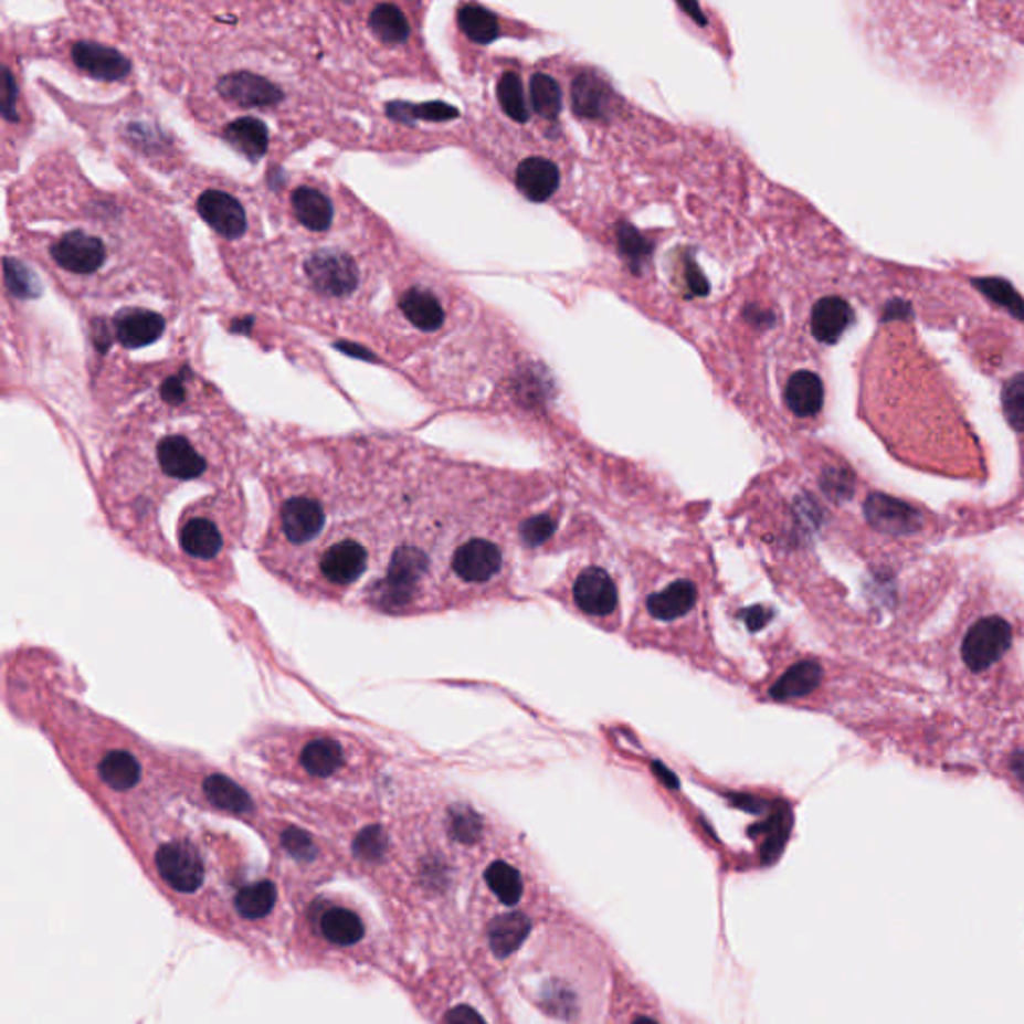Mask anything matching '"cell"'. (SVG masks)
<instances>
[{
    "mask_svg": "<svg viewBox=\"0 0 1024 1024\" xmlns=\"http://www.w3.org/2000/svg\"><path fill=\"white\" fill-rule=\"evenodd\" d=\"M253 754L263 769L288 772L303 781H338L347 774L377 769L369 742L328 729L268 730L254 739Z\"/></svg>",
    "mask_w": 1024,
    "mask_h": 1024,
    "instance_id": "cell-1",
    "label": "cell"
},
{
    "mask_svg": "<svg viewBox=\"0 0 1024 1024\" xmlns=\"http://www.w3.org/2000/svg\"><path fill=\"white\" fill-rule=\"evenodd\" d=\"M305 276L315 293L325 298H347L360 283L359 264L337 249H320L305 258Z\"/></svg>",
    "mask_w": 1024,
    "mask_h": 1024,
    "instance_id": "cell-2",
    "label": "cell"
},
{
    "mask_svg": "<svg viewBox=\"0 0 1024 1024\" xmlns=\"http://www.w3.org/2000/svg\"><path fill=\"white\" fill-rule=\"evenodd\" d=\"M1013 644V629L1001 616H986L972 624L962 643V658L971 671H986L1001 661Z\"/></svg>",
    "mask_w": 1024,
    "mask_h": 1024,
    "instance_id": "cell-3",
    "label": "cell"
},
{
    "mask_svg": "<svg viewBox=\"0 0 1024 1024\" xmlns=\"http://www.w3.org/2000/svg\"><path fill=\"white\" fill-rule=\"evenodd\" d=\"M54 263L71 275H95L106 263L105 243L85 231H68L51 244Z\"/></svg>",
    "mask_w": 1024,
    "mask_h": 1024,
    "instance_id": "cell-4",
    "label": "cell"
},
{
    "mask_svg": "<svg viewBox=\"0 0 1024 1024\" xmlns=\"http://www.w3.org/2000/svg\"><path fill=\"white\" fill-rule=\"evenodd\" d=\"M503 567V552L495 542L486 539H468L454 550L451 571L461 582L483 584L488 582Z\"/></svg>",
    "mask_w": 1024,
    "mask_h": 1024,
    "instance_id": "cell-5",
    "label": "cell"
},
{
    "mask_svg": "<svg viewBox=\"0 0 1024 1024\" xmlns=\"http://www.w3.org/2000/svg\"><path fill=\"white\" fill-rule=\"evenodd\" d=\"M160 877L179 893H194L204 880L201 856L184 843H167L157 853Z\"/></svg>",
    "mask_w": 1024,
    "mask_h": 1024,
    "instance_id": "cell-6",
    "label": "cell"
},
{
    "mask_svg": "<svg viewBox=\"0 0 1024 1024\" xmlns=\"http://www.w3.org/2000/svg\"><path fill=\"white\" fill-rule=\"evenodd\" d=\"M217 91L222 98L244 108H268L285 101V93L281 91V86L261 74L249 71L224 74L217 83Z\"/></svg>",
    "mask_w": 1024,
    "mask_h": 1024,
    "instance_id": "cell-7",
    "label": "cell"
},
{
    "mask_svg": "<svg viewBox=\"0 0 1024 1024\" xmlns=\"http://www.w3.org/2000/svg\"><path fill=\"white\" fill-rule=\"evenodd\" d=\"M93 769L110 791L125 792L135 789L138 782L142 781L145 767L138 762V757L130 747L113 745L98 750Z\"/></svg>",
    "mask_w": 1024,
    "mask_h": 1024,
    "instance_id": "cell-8",
    "label": "cell"
},
{
    "mask_svg": "<svg viewBox=\"0 0 1024 1024\" xmlns=\"http://www.w3.org/2000/svg\"><path fill=\"white\" fill-rule=\"evenodd\" d=\"M197 211L217 233L239 241L246 233V212L233 194L222 191H204L197 201Z\"/></svg>",
    "mask_w": 1024,
    "mask_h": 1024,
    "instance_id": "cell-9",
    "label": "cell"
},
{
    "mask_svg": "<svg viewBox=\"0 0 1024 1024\" xmlns=\"http://www.w3.org/2000/svg\"><path fill=\"white\" fill-rule=\"evenodd\" d=\"M71 56L81 71H85L88 76L98 78V81H120L130 73L127 56L106 44L93 43V41L76 43L71 51Z\"/></svg>",
    "mask_w": 1024,
    "mask_h": 1024,
    "instance_id": "cell-10",
    "label": "cell"
},
{
    "mask_svg": "<svg viewBox=\"0 0 1024 1024\" xmlns=\"http://www.w3.org/2000/svg\"><path fill=\"white\" fill-rule=\"evenodd\" d=\"M616 599L613 579L599 567L584 569L574 582V601L591 616H609L616 609Z\"/></svg>",
    "mask_w": 1024,
    "mask_h": 1024,
    "instance_id": "cell-11",
    "label": "cell"
},
{
    "mask_svg": "<svg viewBox=\"0 0 1024 1024\" xmlns=\"http://www.w3.org/2000/svg\"><path fill=\"white\" fill-rule=\"evenodd\" d=\"M865 515L873 527L888 535H910L922 525V518L915 508L885 495H873L868 498Z\"/></svg>",
    "mask_w": 1024,
    "mask_h": 1024,
    "instance_id": "cell-12",
    "label": "cell"
},
{
    "mask_svg": "<svg viewBox=\"0 0 1024 1024\" xmlns=\"http://www.w3.org/2000/svg\"><path fill=\"white\" fill-rule=\"evenodd\" d=\"M115 337L125 349H142L157 342L165 332V318L145 310V308H128L115 317Z\"/></svg>",
    "mask_w": 1024,
    "mask_h": 1024,
    "instance_id": "cell-13",
    "label": "cell"
},
{
    "mask_svg": "<svg viewBox=\"0 0 1024 1024\" xmlns=\"http://www.w3.org/2000/svg\"><path fill=\"white\" fill-rule=\"evenodd\" d=\"M559 167L547 159H527L518 165V191L527 197L528 201L545 202L559 189Z\"/></svg>",
    "mask_w": 1024,
    "mask_h": 1024,
    "instance_id": "cell-14",
    "label": "cell"
},
{
    "mask_svg": "<svg viewBox=\"0 0 1024 1024\" xmlns=\"http://www.w3.org/2000/svg\"><path fill=\"white\" fill-rule=\"evenodd\" d=\"M853 323V308L841 296L821 298L813 308L811 330L821 342H836Z\"/></svg>",
    "mask_w": 1024,
    "mask_h": 1024,
    "instance_id": "cell-15",
    "label": "cell"
},
{
    "mask_svg": "<svg viewBox=\"0 0 1024 1024\" xmlns=\"http://www.w3.org/2000/svg\"><path fill=\"white\" fill-rule=\"evenodd\" d=\"M784 401L789 404V409L801 419L819 414L824 402L823 381L811 370L794 372L787 384Z\"/></svg>",
    "mask_w": 1024,
    "mask_h": 1024,
    "instance_id": "cell-16",
    "label": "cell"
},
{
    "mask_svg": "<svg viewBox=\"0 0 1024 1024\" xmlns=\"http://www.w3.org/2000/svg\"><path fill=\"white\" fill-rule=\"evenodd\" d=\"M291 204H293L296 221L315 233L327 231L335 219L332 202L325 192L317 191V189H308V187L296 189L291 197Z\"/></svg>",
    "mask_w": 1024,
    "mask_h": 1024,
    "instance_id": "cell-17",
    "label": "cell"
},
{
    "mask_svg": "<svg viewBox=\"0 0 1024 1024\" xmlns=\"http://www.w3.org/2000/svg\"><path fill=\"white\" fill-rule=\"evenodd\" d=\"M697 604V587L690 581H676L665 589L648 597L646 609L658 621H675L678 616L690 613Z\"/></svg>",
    "mask_w": 1024,
    "mask_h": 1024,
    "instance_id": "cell-18",
    "label": "cell"
},
{
    "mask_svg": "<svg viewBox=\"0 0 1024 1024\" xmlns=\"http://www.w3.org/2000/svg\"><path fill=\"white\" fill-rule=\"evenodd\" d=\"M402 315L411 320L412 325L424 332H434L443 327L444 308L441 300L426 288H411L401 296Z\"/></svg>",
    "mask_w": 1024,
    "mask_h": 1024,
    "instance_id": "cell-19",
    "label": "cell"
},
{
    "mask_svg": "<svg viewBox=\"0 0 1024 1024\" xmlns=\"http://www.w3.org/2000/svg\"><path fill=\"white\" fill-rule=\"evenodd\" d=\"M224 138L251 160L261 159L268 150V128L258 118H236L224 128Z\"/></svg>",
    "mask_w": 1024,
    "mask_h": 1024,
    "instance_id": "cell-20",
    "label": "cell"
},
{
    "mask_svg": "<svg viewBox=\"0 0 1024 1024\" xmlns=\"http://www.w3.org/2000/svg\"><path fill=\"white\" fill-rule=\"evenodd\" d=\"M530 932V920L520 912L503 915L490 922L488 927V942L493 952L505 959L517 951Z\"/></svg>",
    "mask_w": 1024,
    "mask_h": 1024,
    "instance_id": "cell-21",
    "label": "cell"
},
{
    "mask_svg": "<svg viewBox=\"0 0 1024 1024\" xmlns=\"http://www.w3.org/2000/svg\"><path fill=\"white\" fill-rule=\"evenodd\" d=\"M611 103V93L601 78L594 74H579L572 83V108L577 115L587 118H599L606 113Z\"/></svg>",
    "mask_w": 1024,
    "mask_h": 1024,
    "instance_id": "cell-22",
    "label": "cell"
},
{
    "mask_svg": "<svg viewBox=\"0 0 1024 1024\" xmlns=\"http://www.w3.org/2000/svg\"><path fill=\"white\" fill-rule=\"evenodd\" d=\"M823 671L813 661H804L791 666L771 688L772 698L777 700H792V698L806 697L821 683Z\"/></svg>",
    "mask_w": 1024,
    "mask_h": 1024,
    "instance_id": "cell-23",
    "label": "cell"
},
{
    "mask_svg": "<svg viewBox=\"0 0 1024 1024\" xmlns=\"http://www.w3.org/2000/svg\"><path fill=\"white\" fill-rule=\"evenodd\" d=\"M202 791L214 806H219L226 813L246 814L253 811L251 796L236 782L222 774L207 777L202 782Z\"/></svg>",
    "mask_w": 1024,
    "mask_h": 1024,
    "instance_id": "cell-24",
    "label": "cell"
},
{
    "mask_svg": "<svg viewBox=\"0 0 1024 1024\" xmlns=\"http://www.w3.org/2000/svg\"><path fill=\"white\" fill-rule=\"evenodd\" d=\"M369 29L384 44L407 43L411 27L397 4H379L369 17Z\"/></svg>",
    "mask_w": 1024,
    "mask_h": 1024,
    "instance_id": "cell-25",
    "label": "cell"
},
{
    "mask_svg": "<svg viewBox=\"0 0 1024 1024\" xmlns=\"http://www.w3.org/2000/svg\"><path fill=\"white\" fill-rule=\"evenodd\" d=\"M320 930L325 939L338 947H350L357 944L365 937V925L362 920L349 910V908H332L323 917Z\"/></svg>",
    "mask_w": 1024,
    "mask_h": 1024,
    "instance_id": "cell-26",
    "label": "cell"
},
{
    "mask_svg": "<svg viewBox=\"0 0 1024 1024\" xmlns=\"http://www.w3.org/2000/svg\"><path fill=\"white\" fill-rule=\"evenodd\" d=\"M458 27L476 44L493 43L500 34L497 17L478 4H465L458 11Z\"/></svg>",
    "mask_w": 1024,
    "mask_h": 1024,
    "instance_id": "cell-27",
    "label": "cell"
},
{
    "mask_svg": "<svg viewBox=\"0 0 1024 1024\" xmlns=\"http://www.w3.org/2000/svg\"><path fill=\"white\" fill-rule=\"evenodd\" d=\"M275 902L276 888L268 880L241 888L234 897V907L244 919H263L275 908Z\"/></svg>",
    "mask_w": 1024,
    "mask_h": 1024,
    "instance_id": "cell-28",
    "label": "cell"
},
{
    "mask_svg": "<svg viewBox=\"0 0 1024 1024\" xmlns=\"http://www.w3.org/2000/svg\"><path fill=\"white\" fill-rule=\"evenodd\" d=\"M485 877L486 885L500 898V902L513 907L522 897L520 875H518L517 868H513L508 863H503V861L493 863V865L488 866Z\"/></svg>",
    "mask_w": 1024,
    "mask_h": 1024,
    "instance_id": "cell-29",
    "label": "cell"
},
{
    "mask_svg": "<svg viewBox=\"0 0 1024 1024\" xmlns=\"http://www.w3.org/2000/svg\"><path fill=\"white\" fill-rule=\"evenodd\" d=\"M530 98L532 106L542 118L559 117L562 106L560 86L549 74H535L530 81Z\"/></svg>",
    "mask_w": 1024,
    "mask_h": 1024,
    "instance_id": "cell-30",
    "label": "cell"
},
{
    "mask_svg": "<svg viewBox=\"0 0 1024 1024\" xmlns=\"http://www.w3.org/2000/svg\"><path fill=\"white\" fill-rule=\"evenodd\" d=\"M498 103L508 117L517 123H527L528 108L525 103V93H522V83L518 74L505 73L500 76L497 86Z\"/></svg>",
    "mask_w": 1024,
    "mask_h": 1024,
    "instance_id": "cell-31",
    "label": "cell"
},
{
    "mask_svg": "<svg viewBox=\"0 0 1024 1024\" xmlns=\"http://www.w3.org/2000/svg\"><path fill=\"white\" fill-rule=\"evenodd\" d=\"M387 848H389V836L381 824H370L367 828H362L352 843L355 855L367 863L382 861L387 855Z\"/></svg>",
    "mask_w": 1024,
    "mask_h": 1024,
    "instance_id": "cell-32",
    "label": "cell"
},
{
    "mask_svg": "<svg viewBox=\"0 0 1024 1024\" xmlns=\"http://www.w3.org/2000/svg\"><path fill=\"white\" fill-rule=\"evenodd\" d=\"M4 283L12 295L19 298L41 295V283L36 281V276L32 275L31 268H27L24 264L14 261L11 256L4 258Z\"/></svg>",
    "mask_w": 1024,
    "mask_h": 1024,
    "instance_id": "cell-33",
    "label": "cell"
},
{
    "mask_svg": "<svg viewBox=\"0 0 1024 1024\" xmlns=\"http://www.w3.org/2000/svg\"><path fill=\"white\" fill-rule=\"evenodd\" d=\"M391 117L394 118H426V120H448V118L458 117V110L453 106L443 105V103H431V105H391Z\"/></svg>",
    "mask_w": 1024,
    "mask_h": 1024,
    "instance_id": "cell-34",
    "label": "cell"
},
{
    "mask_svg": "<svg viewBox=\"0 0 1024 1024\" xmlns=\"http://www.w3.org/2000/svg\"><path fill=\"white\" fill-rule=\"evenodd\" d=\"M619 244H621V253L633 263L634 268H641V264L651 256V244L646 243L643 234L629 224H623L619 229Z\"/></svg>",
    "mask_w": 1024,
    "mask_h": 1024,
    "instance_id": "cell-35",
    "label": "cell"
},
{
    "mask_svg": "<svg viewBox=\"0 0 1024 1024\" xmlns=\"http://www.w3.org/2000/svg\"><path fill=\"white\" fill-rule=\"evenodd\" d=\"M281 843L285 846L286 853L295 856L296 861H313L317 856V846L313 843L310 834L307 831L296 828V826L286 828L283 836H281Z\"/></svg>",
    "mask_w": 1024,
    "mask_h": 1024,
    "instance_id": "cell-36",
    "label": "cell"
},
{
    "mask_svg": "<svg viewBox=\"0 0 1024 1024\" xmlns=\"http://www.w3.org/2000/svg\"><path fill=\"white\" fill-rule=\"evenodd\" d=\"M1004 412L1016 431H1024V377L1014 379L1004 389Z\"/></svg>",
    "mask_w": 1024,
    "mask_h": 1024,
    "instance_id": "cell-37",
    "label": "cell"
},
{
    "mask_svg": "<svg viewBox=\"0 0 1024 1024\" xmlns=\"http://www.w3.org/2000/svg\"><path fill=\"white\" fill-rule=\"evenodd\" d=\"M557 528V520L549 517V515H540L537 518H530L527 520L522 528H520V535H522V540L530 545V547H537V545H542L545 540H549L552 537Z\"/></svg>",
    "mask_w": 1024,
    "mask_h": 1024,
    "instance_id": "cell-38",
    "label": "cell"
},
{
    "mask_svg": "<svg viewBox=\"0 0 1024 1024\" xmlns=\"http://www.w3.org/2000/svg\"><path fill=\"white\" fill-rule=\"evenodd\" d=\"M451 831L456 841L461 843H473L481 834V821L475 813L471 811H453L451 816Z\"/></svg>",
    "mask_w": 1024,
    "mask_h": 1024,
    "instance_id": "cell-39",
    "label": "cell"
},
{
    "mask_svg": "<svg viewBox=\"0 0 1024 1024\" xmlns=\"http://www.w3.org/2000/svg\"><path fill=\"white\" fill-rule=\"evenodd\" d=\"M2 74H4V81H2V117L7 118L9 123H14L19 118V113H17L19 88H17V81H14L9 66H4Z\"/></svg>",
    "mask_w": 1024,
    "mask_h": 1024,
    "instance_id": "cell-40",
    "label": "cell"
},
{
    "mask_svg": "<svg viewBox=\"0 0 1024 1024\" xmlns=\"http://www.w3.org/2000/svg\"><path fill=\"white\" fill-rule=\"evenodd\" d=\"M160 399L170 407H179V404L187 401V389H184V384L180 379L169 377L167 381L160 384Z\"/></svg>",
    "mask_w": 1024,
    "mask_h": 1024,
    "instance_id": "cell-41",
    "label": "cell"
},
{
    "mask_svg": "<svg viewBox=\"0 0 1024 1024\" xmlns=\"http://www.w3.org/2000/svg\"><path fill=\"white\" fill-rule=\"evenodd\" d=\"M443 1024H486L485 1018L471 1006H456L444 1016Z\"/></svg>",
    "mask_w": 1024,
    "mask_h": 1024,
    "instance_id": "cell-42",
    "label": "cell"
},
{
    "mask_svg": "<svg viewBox=\"0 0 1024 1024\" xmlns=\"http://www.w3.org/2000/svg\"><path fill=\"white\" fill-rule=\"evenodd\" d=\"M687 278H688V288L695 293V295H707L708 293V283L707 278L700 273L697 264L687 263Z\"/></svg>",
    "mask_w": 1024,
    "mask_h": 1024,
    "instance_id": "cell-43",
    "label": "cell"
},
{
    "mask_svg": "<svg viewBox=\"0 0 1024 1024\" xmlns=\"http://www.w3.org/2000/svg\"><path fill=\"white\" fill-rule=\"evenodd\" d=\"M1013 771L1021 781L1024 782V752H1018L1013 757Z\"/></svg>",
    "mask_w": 1024,
    "mask_h": 1024,
    "instance_id": "cell-44",
    "label": "cell"
},
{
    "mask_svg": "<svg viewBox=\"0 0 1024 1024\" xmlns=\"http://www.w3.org/2000/svg\"><path fill=\"white\" fill-rule=\"evenodd\" d=\"M680 9H683V11L693 12V19L700 22V24H705V19H703V14H700L698 7H695V4H680Z\"/></svg>",
    "mask_w": 1024,
    "mask_h": 1024,
    "instance_id": "cell-45",
    "label": "cell"
},
{
    "mask_svg": "<svg viewBox=\"0 0 1024 1024\" xmlns=\"http://www.w3.org/2000/svg\"><path fill=\"white\" fill-rule=\"evenodd\" d=\"M633 1024H656V1023L655 1021H651V1018H646V1016H641V1018H636V1021H634Z\"/></svg>",
    "mask_w": 1024,
    "mask_h": 1024,
    "instance_id": "cell-46",
    "label": "cell"
}]
</instances>
